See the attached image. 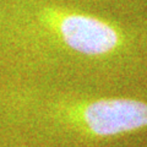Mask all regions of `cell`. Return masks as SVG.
<instances>
[{"label": "cell", "mask_w": 147, "mask_h": 147, "mask_svg": "<svg viewBox=\"0 0 147 147\" xmlns=\"http://www.w3.org/2000/svg\"><path fill=\"white\" fill-rule=\"evenodd\" d=\"M26 108L40 147H93L147 129V100L136 97L39 92Z\"/></svg>", "instance_id": "6da1fadb"}, {"label": "cell", "mask_w": 147, "mask_h": 147, "mask_svg": "<svg viewBox=\"0 0 147 147\" xmlns=\"http://www.w3.org/2000/svg\"><path fill=\"white\" fill-rule=\"evenodd\" d=\"M37 18L39 32L64 54L107 59L125 48L126 37L121 28L100 17L59 6H43Z\"/></svg>", "instance_id": "7a4b0ae2"}]
</instances>
